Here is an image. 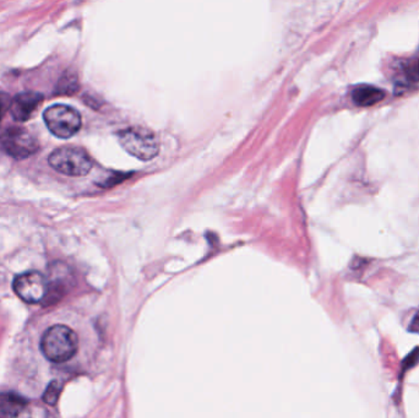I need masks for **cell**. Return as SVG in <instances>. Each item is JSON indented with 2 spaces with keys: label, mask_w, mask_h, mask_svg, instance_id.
I'll list each match as a JSON object with an SVG mask.
<instances>
[{
  "label": "cell",
  "mask_w": 419,
  "mask_h": 418,
  "mask_svg": "<svg viewBox=\"0 0 419 418\" xmlns=\"http://www.w3.org/2000/svg\"><path fill=\"white\" fill-rule=\"evenodd\" d=\"M77 347L79 339L77 332L67 325L52 326L42 336V353L48 361L54 363L72 360L77 355Z\"/></svg>",
  "instance_id": "1"
},
{
  "label": "cell",
  "mask_w": 419,
  "mask_h": 418,
  "mask_svg": "<svg viewBox=\"0 0 419 418\" xmlns=\"http://www.w3.org/2000/svg\"><path fill=\"white\" fill-rule=\"evenodd\" d=\"M118 140L124 150L139 160H152L159 154V139L154 131L148 128L132 127L122 130L118 134Z\"/></svg>",
  "instance_id": "2"
},
{
  "label": "cell",
  "mask_w": 419,
  "mask_h": 418,
  "mask_svg": "<svg viewBox=\"0 0 419 418\" xmlns=\"http://www.w3.org/2000/svg\"><path fill=\"white\" fill-rule=\"evenodd\" d=\"M53 170L70 177H82L93 170V160L86 151L74 146H64L52 152L48 159Z\"/></svg>",
  "instance_id": "3"
},
{
  "label": "cell",
  "mask_w": 419,
  "mask_h": 418,
  "mask_svg": "<svg viewBox=\"0 0 419 418\" xmlns=\"http://www.w3.org/2000/svg\"><path fill=\"white\" fill-rule=\"evenodd\" d=\"M47 128L61 139H69L81 128V115L65 104H54L43 113Z\"/></svg>",
  "instance_id": "4"
},
{
  "label": "cell",
  "mask_w": 419,
  "mask_h": 418,
  "mask_svg": "<svg viewBox=\"0 0 419 418\" xmlns=\"http://www.w3.org/2000/svg\"><path fill=\"white\" fill-rule=\"evenodd\" d=\"M0 149L16 160H24L35 155L40 147L30 131L14 127L0 135Z\"/></svg>",
  "instance_id": "5"
},
{
  "label": "cell",
  "mask_w": 419,
  "mask_h": 418,
  "mask_svg": "<svg viewBox=\"0 0 419 418\" xmlns=\"http://www.w3.org/2000/svg\"><path fill=\"white\" fill-rule=\"evenodd\" d=\"M13 287L21 300L26 303L35 305L46 300L49 282L41 273L27 271L16 276Z\"/></svg>",
  "instance_id": "6"
},
{
  "label": "cell",
  "mask_w": 419,
  "mask_h": 418,
  "mask_svg": "<svg viewBox=\"0 0 419 418\" xmlns=\"http://www.w3.org/2000/svg\"><path fill=\"white\" fill-rule=\"evenodd\" d=\"M43 96L41 93H21L16 95L14 99L11 101L10 113L17 122H26L31 118L32 114L35 113L38 104H41Z\"/></svg>",
  "instance_id": "7"
},
{
  "label": "cell",
  "mask_w": 419,
  "mask_h": 418,
  "mask_svg": "<svg viewBox=\"0 0 419 418\" xmlns=\"http://www.w3.org/2000/svg\"><path fill=\"white\" fill-rule=\"evenodd\" d=\"M27 401L15 392L0 394V418H16L25 410Z\"/></svg>",
  "instance_id": "8"
},
{
  "label": "cell",
  "mask_w": 419,
  "mask_h": 418,
  "mask_svg": "<svg viewBox=\"0 0 419 418\" xmlns=\"http://www.w3.org/2000/svg\"><path fill=\"white\" fill-rule=\"evenodd\" d=\"M385 91L372 85H359L352 91V99L354 104L361 107H369L383 101Z\"/></svg>",
  "instance_id": "9"
},
{
  "label": "cell",
  "mask_w": 419,
  "mask_h": 418,
  "mask_svg": "<svg viewBox=\"0 0 419 418\" xmlns=\"http://www.w3.org/2000/svg\"><path fill=\"white\" fill-rule=\"evenodd\" d=\"M63 385L58 380H52L46 387V392H43V401L48 405H56L61 396Z\"/></svg>",
  "instance_id": "10"
},
{
  "label": "cell",
  "mask_w": 419,
  "mask_h": 418,
  "mask_svg": "<svg viewBox=\"0 0 419 418\" xmlns=\"http://www.w3.org/2000/svg\"><path fill=\"white\" fill-rule=\"evenodd\" d=\"M10 97L9 95L3 91H0V123H1V119L6 115V111L10 108Z\"/></svg>",
  "instance_id": "11"
},
{
  "label": "cell",
  "mask_w": 419,
  "mask_h": 418,
  "mask_svg": "<svg viewBox=\"0 0 419 418\" xmlns=\"http://www.w3.org/2000/svg\"><path fill=\"white\" fill-rule=\"evenodd\" d=\"M409 77L412 80H419V58L416 59L409 67Z\"/></svg>",
  "instance_id": "12"
},
{
  "label": "cell",
  "mask_w": 419,
  "mask_h": 418,
  "mask_svg": "<svg viewBox=\"0 0 419 418\" xmlns=\"http://www.w3.org/2000/svg\"><path fill=\"white\" fill-rule=\"evenodd\" d=\"M409 331H412L414 334H419V312L417 314L414 315L412 324L409 325Z\"/></svg>",
  "instance_id": "13"
}]
</instances>
